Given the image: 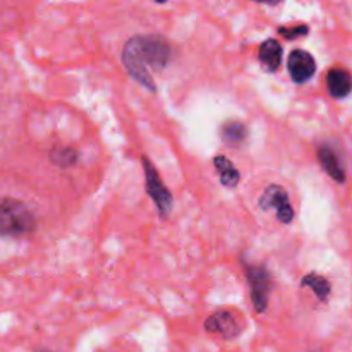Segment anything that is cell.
<instances>
[{
  "label": "cell",
  "mask_w": 352,
  "mask_h": 352,
  "mask_svg": "<svg viewBox=\"0 0 352 352\" xmlns=\"http://www.w3.org/2000/svg\"><path fill=\"white\" fill-rule=\"evenodd\" d=\"M172 57V48L164 36L158 34H138L126 43L122 62L127 72L143 86L155 91L151 72L162 71Z\"/></svg>",
  "instance_id": "cell-1"
},
{
  "label": "cell",
  "mask_w": 352,
  "mask_h": 352,
  "mask_svg": "<svg viewBox=\"0 0 352 352\" xmlns=\"http://www.w3.org/2000/svg\"><path fill=\"white\" fill-rule=\"evenodd\" d=\"M36 220L23 201L14 198L0 199V236L26 237L34 232Z\"/></svg>",
  "instance_id": "cell-2"
},
{
  "label": "cell",
  "mask_w": 352,
  "mask_h": 352,
  "mask_svg": "<svg viewBox=\"0 0 352 352\" xmlns=\"http://www.w3.org/2000/svg\"><path fill=\"white\" fill-rule=\"evenodd\" d=\"M143 170H144V186H146V191L150 195V198L153 199L155 205H157L158 213L162 217H167L170 213L172 205H174V199H172L170 192L165 188V184L162 182L160 175L155 170L153 164L148 160L146 157H143Z\"/></svg>",
  "instance_id": "cell-3"
},
{
  "label": "cell",
  "mask_w": 352,
  "mask_h": 352,
  "mask_svg": "<svg viewBox=\"0 0 352 352\" xmlns=\"http://www.w3.org/2000/svg\"><path fill=\"white\" fill-rule=\"evenodd\" d=\"M248 280L251 285V298L253 306L258 313H265L268 306V294H270L272 277L265 267H246Z\"/></svg>",
  "instance_id": "cell-4"
},
{
  "label": "cell",
  "mask_w": 352,
  "mask_h": 352,
  "mask_svg": "<svg viewBox=\"0 0 352 352\" xmlns=\"http://www.w3.org/2000/svg\"><path fill=\"white\" fill-rule=\"evenodd\" d=\"M260 208L261 210H277V217L280 222L291 223V220L294 219V210H292L291 203H289V196L280 186H268L265 189L263 196L260 198Z\"/></svg>",
  "instance_id": "cell-5"
},
{
  "label": "cell",
  "mask_w": 352,
  "mask_h": 352,
  "mask_svg": "<svg viewBox=\"0 0 352 352\" xmlns=\"http://www.w3.org/2000/svg\"><path fill=\"white\" fill-rule=\"evenodd\" d=\"M289 72H291L292 81L302 85V82L309 81L316 72V62L313 55L306 50H294L289 55L287 60Z\"/></svg>",
  "instance_id": "cell-6"
},
{
  "label": "cell",
  "mask_w": 352,
  "mask_h": 352,
  "mask_svg": "<svg viewBox=\"0 0 352 352\" xmlns=\"http://www.w3.org/2000/svg\"><path fill=\"white\" fill-rule=\"evenodd\" d=\"M205 329L212 333H219L223 339H234L239 336L241 327L229 311H217L205 322Z\"/></svg>",
  "instance_id": "cell-7"
},
{
  "label": "cell",
  "mask_w": 352,
  "mask_h": 352,
  "mask_svg": "<svg viewBox=\"0 0 352 352\" xmlns=\"http://www.w3.org/2000/svg\"><path fill=\"white\" fill-rule=\"evenodd\" d=\"M329 91L333 98H346L351 93V74L342 67H333L327 76Z\"/></svg>",
  "instance_id": "cell-8"
},
{
  "label": "cell",
  "mask_w": 352,
  "mask_h": 352,
  "mask_svg": "<svg viewBox=\"0 0 352 352\" xmlns=\"http://www.w3.org/2000/svg\"><path fill=\"white\" fill-rule=\"evenodd\" d=\"M318 160L322 164L323 170L330 175L332 179H336L337 182L346 181V172H344L342 164L339 162L336 151L329 146H322L318 150Z\"/></svg>",
  "instance_id": "cell-9"
},
{
  "label": "cell",
  "mask_w": 352,
  "mask_h": 352,
  "mask_svg": "<svg viewBox=\"0 0 352 352\" xmlns=\"http://www.w3.org/2000/svg\"><path fill=\"white\" fill-rule=\"evenodd\" d=\"M261 64L267 67V71H277L282 62V47L277 40H265L258 50Z\"/></svg>",
  "instance_id": "cell-10"
},
{
  "label": "cell",
  "mask_w": 352,
  "mask_h": 352,
  "mask_svg": "<svg viewBox=\"0 0 352 352\" xmlns=\"http://www.w3.org/2000/svg\"><path fill=\"white\" fill-rule=\"evenodd\" d=\"M213 167H215L217 174L220 175V181H222V184L226 186V188H236V186L239 184L241 174L239 170L234 167V164L229 158L219 155V157L213 158Z\"/></svg>",
  "instance_id": "cell-11"
},
{
  "label": "cell",
  "mask_w": 352,
  "mask_h": 352,
  "mask_svg": "<svg viewBox=\"0 0 352 352\" xmlns=\"http://www.w3.org/2000/svg\"><path fill=\"white\" fill-rule=\"evenodd\" d=\"M220 134H222L223 143L230 144V146H237V144L246 141L248 127L241 122H226Z\"/></svg>",
  "instance_id": "cell-12"
},
{
  "label": "cell",
  "mask_w": 352,
  "mask_h": 352,
  "mask_svg": "<svg viewBox=\"0 0 352 352\" xmlns=\"http://www.w3.org/2000/svg\"><path fill=\"white\" fill-rule=\"evenodd\" d=\"M302 285L305 287L313 289L320 301H327L330 294V282L325 277H320L318 274H309L302 278Z\"/></svg>",
  "instance_id": "cell-13"
},
{
  "label": "cell",
  "mask_w": 352,
  "mask_h": 352,
  "mask_svg": "<svg viewBox=\"0 0 352 352\" xmlns=\"http://www.w3.org/2000/svg\"><path fill=\"white\" fill-rule=\"evenodd\" d=\"M50 160L58 167H71L78 160V153L72 148H54L50 151Z\"/></svg>",
  "instance_id": "cell-14"
},
{
  "label": "cell",
  "mask_w": 352,
  "mask_h": 352,
  "mask_svg": "<svg viewBox=\"0 0 352 352\" xmlns=\"http://www.w3.org/2000/svg\"><path fill=\"white\" fill-rule=\"evenodd\" d=\"M308 26H296L294 30H289V28L282 26L280 30H278V33L284 34L287 40H294L296 36H305V34H308Z\"/></svg>",
  "instance_id": "cell-15"
},
{
  "label": "cell",
  "mask_w": 352,
  "mask_h": 352,
  "mask_svg": "<svg viewBox=\"0 0 352 352\" xmlns=\"http://www.w3.org/2000/svg\"><path fill=\"white\" fill-rule=\"evenodd\" d=\"M0 119H2V96H0Z\"/></svg>",
  "instance_id": "cell-16"
}]
</instances>
